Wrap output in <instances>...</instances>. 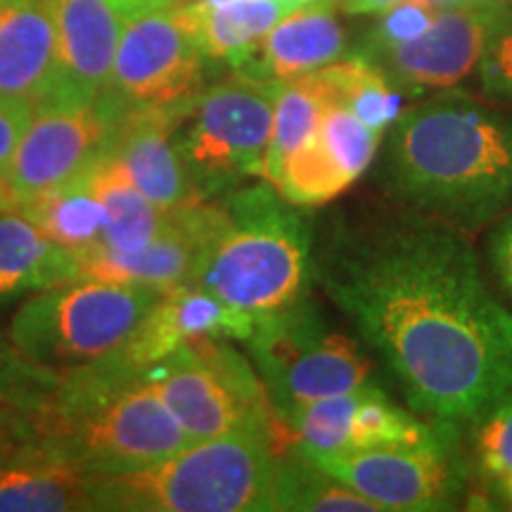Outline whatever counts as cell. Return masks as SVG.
<instances>
[{
    "label": "cell",
    "instance_id": "obj_24",
    "mask_svg": "<svg viewBox=\"0 0 512 512\" xmlns=\"http://www.w3.org/2000/svg\"><path fill=\"white\" fill-rule=\"evenodd\" d=\"M81 176L105 207L102 249L112 254H133L155 240L162 228L164 209L143 197L107 152L93 159Z\"/></svg>",
    "mask_w": 512,
    "mask_h": 512
},
{
    "label": "cell",
    "instance_id": "obj_40",
    "mask_svg": "<svg viewBox=\"0 0 512 512\" xmlns=\"http://www.w3.org/2000/svg\"><path fill=\"white\" fill-rule=\"evenodd\" d=\"M197 3L207 5V8H226V5H233L235 0H197Z\"/></svg>",
    "mask_w": 512,
    "mask_h": 512
},
{
    "label": "cell",
    "instance_id": "obj_30",
    "mask_svg": "<svg viewBox=\"0 0 512 512\" xmlns=\"http://www.w3.org/2000/svg\"><path fill=\"white\" fill-rule=\"evenodd\" d=\"M432 427L403 411L380 387L368 382L354 411V420H351L349 451L418 444L430 437Z\"/></svg>",
    "mask_w": 512,
    "mask_h": 512
},
{
    "label": "cell",
    "instance_id": "obj_6",
    "mask_svg": "<svg viewBox=\"0 0 512 512\" xmlns=\"http://www.w3.org/2000/svg\"><path fill=\"white\" fill-rule=\"evenodd\" d=\"M162 294L107 280L48 287L19 306L10 339L38 366L64 373L124 349Z\"/></svg>",
    "mask_w": 512,
    "mask_h": 512
},
{
    "label": "cell",
    "instance_id": "obj_33",
    "mask_svg": "<svg viewBox=\"0 0 512 512\" xmlns=\"http://www.w3.org/2000/svg\"><path fill=\"white\" fill-rule=\"evenodd\" d=\"M437 12L439 10L420 3V0H399L392 8L377 15L373 27L366 31L361 46L354 53L373 60V57L387 53V50L401 46V43L413 41L422 31L430 29Z\"/></svg>",
    "mask_w": 512,
    "mask_h": 512
},
{
    "label": "cell",
    "instance_id": "obj_8",
    "mask_svg": "<svg viewBox=\"0 0 512 512\" xmlns=\"http://www.w3.org/2000/svg\"><path fill=\"white\" fill-rule=\"evenodd\" d=\"M247 347L285 425L306 403L370 382V361L358 344L332 328L306 297L256 320Z\"/></svg>",
    "mask_w": 512,
    "mask_h": 512
},
{
    "label": "cell",
    "instance_id": "obj_32",
    "mask_svg": "<svg viewBox=\"0 0 512 512\" xmlns=\"http://www.w3.org/2000/svg\"><path fill=\"white\" fill-rule=\"evenodd\" d=\"M472 425L477 470L484 482L494 486L512 472V389Z\"/></svg>",
    "mask_w": 512,
    "mask_h": 512
},
{
    "label": "cell",
    "instance_id": "obj_38",
    "mask_svg": "<svg viewBox=\"0 0 512 512\" xmlns=\"http://www.w3.org/2000/svg\"><path fill=\"white\" fill-rule=\"evenodd\" d=\"M399 0H342V10L347 15H380Z\"/></svg>",
    "mask_w": 512,
    "mask_h": 512
},
{
    "label": "cell",
    "instance_id": "obj_16",
    "mask_svg": "<svg viewBox=\"0 0 512 512\" xmlns=\"http://www.w3.org/2000/svg\"><path fill=\"white\" fill-rule=\"evenodd\" d=\"M55 19L60 83L57 102H95L110 83L126 22L166 0H48Z\"/></svg>",
    "mask_w": 512,
    "mask_h": 512
},
{
    "label": "cell",
    "instance_id": "obj_28",
    "mask_svg": "<svg viewBox=\"0 0 512 512\" xmlns=\"http://www.w3.org/2000/svg\"><path fill=\"white\" fill-rule=\"evenodd\" d=\"M278 510L294 512H382L373 501L344 486L313 463L297 444L283 456Z\"/></svg>",
    "mask_w": 512,
    "mask_h": 512
},
{
    "label": "cell",
    "instance_id": "obj_10",
    "mask_svg": "<svg viewBox=\"0 0 512 512\" xmlns=\"http://www.w3.org/2000/svg\"><path fill=\"white\" fill-rule=\"evenodd\" d=\"M204 62L178 0L150 3L126 22L100 100L114 119L138 110H185L204 91Z\"/></svg>",
    "mask_w": 512,
    "mask_h": 512
},
{
    "label": "cell",
    "instance_id": "obj_3",
    "mask_svg": "<svg viewBox=\"0 0 512 512\" xmlns=\"http://www.w3.org/2000/svg\"><path fill=\"white\" fill-rule=\"evenodd\" d=\"M190 444L147 368L121 351L60 373L53 399L31 427V446L91 477L145 470Z\"/></svg>",
    "mask_w": 512,
    "mask_h": 512
},
{
    "label": "cell",
    "instance_id": "obj_25",
    "mask_svg": "<svg viewBox=\"0 0 512 512\" xmlns=\"http://www.w3.org/2000/svg\"><path fill=\"white\" fill-rule=\"evenodd\" d=\"M19 211L50 240L72 254L102 245L107 219L105 207L83 181V176L31 197Z\"/></svg>",
    "mask_w": 512,
    "mask_h": 512
},
{
    "label": "cell",
    "instance_id": "obj_34",
    "mask_svg": "<svg viewBox=\"0 0 512 512\" xmlns=\"http://www.w3.org/2000/svg\"><path fill=\"white\" fill-rule=\"evenodd\" d=\"M477 69L482 91L491 100L512 105V5L498 17Z\"/></svg>",
    "mask_w": 512,
    "mask_h": 512
},
{
    "label": "cell",
    "instance_id": "obj_31",
    "mask_svg": "<svg viewBox=\"0 0 512 512\" xmlns=\"http://www.w3.org/2000/svg\"><path fill=\"white\" fill-rule=\"evenodd\" d=\"M60 373L38 366L0 335V413L27 415L34 420L53 399Z\"/></svg>",
    "mask_w": 512,
    "mask_h": 512
},
{
    "label": "cell",
    "instance_id": "obj_26",
    "mask_svg": "<svg viewBox=\"0 0 512 512\" xmlns=\"http://www.w3.org/2000/svg\"><path fill=\"white\" fill-rule=\"evenodd\" d=\"M332 102H337V95L323 69L278 83L264 181L273 183L285 159L316 131Z\"/></svg>",
    "mask_w": 512,
    "mask_h": 512
},
{
    "label": "cell",
    "instance_id": "obj_37",
    "mask_svg": "<svg viewBox=\"0 0 512 512\" xmlns=\"http://www.w3.org/2000/svg\"><path fill=\"white\" fill-rule=\"evenodd\" d=\"M489 256L491 266L496 268L498 280L512 294V214L491 235Z\"/></svg>",
    "mask_w": 512,
    "mask_h": 512
},
{
    "label": "cell",
    "instance_id": "obj_11",
    "mask_svg": "<svg viewBox=\"0 0 512 512\" xmlns=\"http://www.w3.org/2000/svg\"><path fill=\"white\" fill-rule=\"evenodd\" d=\"M453 422H437L418 444L366 448L311 458L382 512H434L458 508L470 467L458 448Z\"/></svg>",
    "mask_w": 512,
    "mask_h": 512
},
{
    "label": "cell",
    "instance_id": "obj_39",
    "mask_svg": "<svg viewBox=\"0 0 512 512\" xmlns=\"http://www.w3.org/2000/svg\"><path fill=\"white\" fill-rule=\"evenodd\" d=\"M420 3L430 5L434 10H448V8H465V5H482L479 0H420Z\"/></svg>",
    "mask_w": 512,
    "mask_h": 512
},
{
    "label": "cell",
    "instance_id": "obj_42",
    "mask_svg": "<svg viewBox=\"0 0 512 512\" xmlns=\"http://www.w3.org/2000/svg\"><path fill=\"white\" fill-rule=\"evenodd\" d=\"M299 3L306 5V3H316V0H299Z\"/></svg>",
    "mask_w": 512,
    "mask_h": 512
},
{
    "label": "cell",
    "instance_id": "obj_14",
    "mask_svg": "<svg viewBox=\"0 0 512 512\" xmlns=\"http://www.w3.org/2000/svg\"><path fill=\"white\" fill-rule=\"evenodd\" d=\"M382 136L342 102H332L316 131L280 166L273 188L294 207L337 200L373 166Z\"/></svg>",
    "mask_w": 512,
    "mask_h": 512
},
{
    "label": "cell",
    "instance_id": "obj_1",
    "mask_svg": "<svg viewBox=\"0 0 512 512\" xmlns=\"http://www.w3.org/2000/svg\"><path fill=\"white\" fill-rule=\"evenodd\" d=\"M313 273L403 396L434 422H475L512 389V311L463 230L406 207L337 223Z\"/></svg>",
    "mask_w": 512,
    "mask_h": 512
},
{
    "label": "cell",
    "instance_id": "obj_7",
    "mask_svg": "<svg viewBox=\"0 0 512 512\" xmlns=\"http://www.w3.org/2000/svg\"><path fill=\"white\" fill-rule=\"evenodd\" d=\"M147 377L192 444L238 432H271L294 444L261 375L228 339H188L147 368Z\"/></svg>",
    "mask_w": 512,
    "mask_h": 512
},
{
    "label": "cell",
    "instance_id": "obj_2",
    "mask_svg": "<svg viewBox=\"0 0 512 512\" xmlns=\"http://www.w3.org/2000/svg\"><path fill=\"white\" fill-rule=\"evenodd\" d=\"M396 207L475 233L512 209V114L448 91L406 107L382 138Z\"/></svg>",
    "mask_w": 512,
    "mask_h": 512
},
{
    "label": "cell",
    "instance_id": "obj_4",
    "mask_svg": "<svg viewBox=\"0 0 512 512\" xmlns=\"http://www.w3.org/2000/svg\"><path fill=\"white\" fill-rule=\"evenodd\" d=\"M290 446L271 432L197 441L145 470L91 477V510L275 512Z\"/></svg>",
    "mask_w": 512,
    "mask_h": 512
},
{
    "label": "cell",
    "instance_id": "obj_15",
    "mask_svg": "<svg viewBox=\"0 0 512 512\" xmlns=\"http://www.w3.org/2000/svg\"><path fill=\"white\" fill-rule=\"evenodd\" d=\"M503 10L494 5L439 10L430 29L373 57V62L406 95L446 91L463 81L482 60L486 41Z\"/></svg>",
    "mask_w": 512,
    "mask_h": 512
},
{
    "label": "cell",
    "instance_id": "obj_36",
    "mask_svg": "<svg viewBox=\"0 0 512 512\" xmlns=\"http://www.w3.org/2000/svg\"><path fill=\"white\" fill-rule=\"evenodd\" d=\"M34 420L27 415L0 413V467H5L22 448L31 446Z\"/></svg>",
    "mask_w": 512,
    "mask_h": 512
},
{
    "label": "cell",
    "instance_id": "obj_12",
    "mask_svg": "<svg viewBox=\"0 0 512 512\" xmlns=\"http://www.w3.org/2000/svg\"><path fill=\"white\" fill-rule=\"evenodd\" d=\"M114 117L105 102H57L34 112L8 169L0 174V214L81 176L105 152Z\"/></svg>",
    "mask_w": 512,
    "mask_h": 512
},
{
    "label": "cell",
    "instance_id": "obj_5",
    "mask_svg": "<svg viewBox=\"0 0 512 512\" xmlns=\"http://www.w3.org/2000/svg\"><path fill=\"white\" fill-rule=\"evenodd\" d=\"M223 204L226 221L192 285L254 320L304 297L313 275V235L299 207L268 181L238 188Z\"/></svg>",
    "mask_w": 512,
    "mask_h": 512
},
{
    "label": "cell",
    "instance_id": "obj_20",
    "mask_svg": "<svg viewBox=\"0 0 512 512\" xmlns=\"http://www.w3.org/2000/svg\"><path fill=\"white\" fill-rule=\"evenodd\" d=\"M335 5L337 0H316L290 12L256 43L235 72L283 83L342 60L347 55V34L335 15Z\"/></svg>",
    "mask_w": 512,
    "mask_h": 512
},
{
    "label": "cell",
    "instance_id": "obj_22",
    "mask_svg": "<svg viewBox=\"0 0 512 512\" xmlns=\"http://www.w3.org/2000/svg\"><path fill=\"white\" fill-rule=\"evenodd\" d=\"M297 0H235L226 8H207L197 0H178V10L207 60L238 69L256 43L280 19L299 10Z\"/></svg>",
    "mask_w": 512,
    "mask_h": 512
},
{
    "label": "cell",
    "instance_id": "obj_35",
    "mask_svg": "<svg viewBox=\"0 0 512 512\" xmlns=\"http://www.w3.org/2000/svg\"><path fill=\"white\" fill-rule=\"evenodd\" d=\"M34 110L19 102L0 100V174L8 169L12 155H15L19 140L27 131Z\"/></svg>",
    "mask_w": 512,
    "mask_h": 512
},
{
    "label": "cell",
    "instance_id": "obj_9",
    "mask_svg": "<svg viewBox=\"0 0 512 512\" xmlns=\"http://www.w3.org/2000/svg\"><path fill=\"white\" fill-rule=\"evenodd\" d=\"M278 83L235 72L204 88L176 128V145L202 200L264 178Z\"/></svg>",
    "mask_w": 512,
    "mask_h": 512
},
{
    "label": "cell",
    "instance_id": "obj_29",
    "mask_svg": "<svg viewBox=\"0 0 512 512\" xmlns=\"http://www.w3.org/2000/svg\"><path fill=\"white\" fill-rule=\"evenodd\" d=\"M366 384L351 392L306 403L299 411H294L287 420L294 444L309 458L347 453L351 448V420H354V411Z\"/></svg>",
    "mask_w": 512,
    "mask_h": 512
},
{
    "label": "cell",
    "instance_id": "obj_21",
    "mask_svg": "<svg viewBox=\"0 0 512 512\" xmlns=\"http://www.w3.org/2000/svg\"><path fill=\"white\" fill-rule=\"evenodd\" d=\"M91 510V475L69 460L27 446L0 467V512Z\"/></svg>",
    "mask_w": 512,
    "mask_h": 512
},
{
    "label": "cell",
    "instance_id": "obj_41",
    "mask_svg": "<svg viewBox=\"0 0 512 512\" xmlns=\"http://www.w3.org/2000/svg\"><path fill=\"white\" fill-rule=\"evenodd\" d=\"M482 5H494V8H510L512 0H479Z\"/></svg>",
    "mask_w": 512,
    "mask_h": 512
},
{
    "label": "cell",
    "instance_id": "obj_18",
    "mask_svg": "<svg viewBox=\"0 0 512 512\" xmlns=\"http://www.w3.org/2000/svg\"><path fill=\"white\" fill-rule=\"evenodd\" d=\"M60 83L48 0H0V100L41 110Z\"/></svg>",
    "mask_w": 512,
    "mask_h": 512
},
{
    "label": "cell",
    "instance_id": "obj_19",
    "mask_svg": "<svg viewBox=\"0 0 512 512\" xmlns=\"http://www.w3.org/2000/svg\"><path fill=\"white\" fill-rule=\"evenodd\" d=\"M254 318L223 304L202 287L185 283L166 290L147 313L136 335L119 349L128 361L140 368H150L195 337L240 339L254 330Z\"/></svg>",
    "mask_w": 512,
    "mask_h": 512
},
{
    "label": "cell",
    "instance_id": "obj_13",
    "mask_svg": "<svg viewBox=\"0 0 512 512\" xmlns=\"http://www.w3.org/2000/svg\"><path fill=\"white\" fill-rule=\"evenodd\" d=\"M223 221L226 204L219 200H190L164 209L162 228L140 252L112 254L98 245L74 254L79 261V280L143 285L159 292L192 283Z\"/></svg>",
    "mask_w": 512,
    "mask_h": 512
},
{
    "label": "cell",
    "instance_id": "obj_43",
    "mask_svg": "<svg viewBox=\"0 0 512 512\" xmlns=\"http://www.w3.org/2000/svg\"><path fill=\"white\" fill-rule=\"evenodd\" d=\"M297 3H299V0H297ZM299 5H302V3H299Z\"/></svg>",
    "mask_w": 512,
    "mask_h": 512
},
{
    "label": "cell",
    "instance_id": "obj_23",
    "mask_svg": "<svg viewBox=\"0 0 512 512\" xmlns=\"http://www.w3.org/2000/svg\"><path fill=\"white\" fill-rule=\"evenodd\" d=\"M79 280L76 256L57 245L22 211L0 214V299Z\"/></svg>",
    "mask_w": 512,
    "mask_h": 512
},
{
    "label": "cell",
    "instance_id": "obj_17",
    "mask_svg": "<svg viewBox=\"0 0 512 512\" xmlns=\"http://www.w3.org/2000/svg\"><path fill=\"white\" fill-rule=\"evenodd\" d=\"M188 110L190 107L119 114L105 147L128 181L159 209L202 200L176 145V128Z\"/></svg>",
    "mask_w": 512,
    "mask_h": 512
},
{
    "label": "cell",
    "instance_id": "obj_27",
    "mask_svg": "<svg viewBox=\"0 0 512 512\" xmlns=\"http://www.w3.org/2000/svg\"><path fill=\"white\" fill-rule=\"evenodd\" d=\"M323 72L335 88L337 102L347 105L377 136H387L394 121L406 110L403 107L406 93L396 88L389 76L368 57L351 53L323 67Z\"/></svg>",
    "mask_w": 512,
    "mask_h": 512
}]
</instances>
